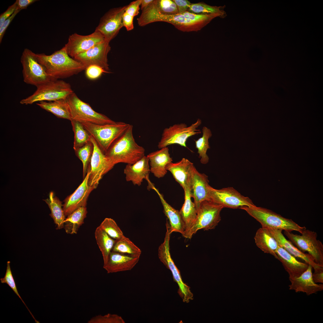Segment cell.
I'll use <instances>...</instances> for the list:
<instances>
[{
    "instance_id": "22",
    "label": "cell",
    "mask_w": 323,
    "mask_h": 323,
    "mask_svg": "<svg viewBox=\"0 0 323 323\" xmlns=\"http://www.w3.org/2000/svg\"><path fill=\"white\" fill-rule=\"evenodd\" d=\"M140 257L112 251L103 268L108 273L129 271L138 262Z\"/></svg>"
},
{
    "instance_id": "40",
    "label": "cell",
    "mask_w": 323,
    "mask_h": 323,
    "mask_svg": "<svg viewBox=\"0 0 323 323\" xmlns=\"http://www.w3.org/2000/svg\"><path fill=\"white\" fill-rule=\"evenodd\" d=\"M159 12L165 15H173L179 13L177 7L173 0H154L152 3Z\"/></svg>"
},
{
    "instance_id": "10",
    "label": "cell",
    "mask_w": 323,
    "mask_h": 323,
    "mask_svg": "<svg viewBox=\"0 0 323 323\" xmlns=\"http://www.w3.org/2000/svg\"><path fill=\"white\" fill-rule=\"evenodd\" d=\"M284 233L299 250L304 253L307 252L316 263L323 267V245L317 239L316 232L306 228L301 235L294 234L288 231H284Z\"/></svg>"
},
{
    "instance_id": "27",
    "label": "cell",
    "mask_w": 323,
    "mask_h": 323,
    "mask_svg": "<svg viewBox=\"0 0 323 323\" xmlns=\"http://www.w3.org/2000/svg\"><path fill=\"white\" fill-rule=\"evenodd\" d=\"M152 189L156 191L160 198L163 207L164 214L169 221L171 233L173 232H178L183 236L185 232V226L179 211L173 208L167 202L162 194L154 186L152 187Z\"/></svg>"
},
{
    "instance_id": "14",
    "label": "cell",
    "mask_w": 323,
    "mask_h": 323,
    "mask_svg": "<svg viewBox=\"0 0 323 323\" xmlns=\"http://www.w3.org/2000/svg\"><path fill=\"white\" fill-rule=\"evenodd\" d=\"M91 141L93 145V151L87 170L89 172V183L90 186L95 189L103 176L112 169L115 165L106 156L92 136Z\"/></svg>"
},
{
    "instance_id": "17",
    "label": "cell",
    "mask_w": 323,
    "mask_h": 323,
    "mask_svg": "<svg viewBox=\"0 0 323 323\" xmlns=\"http://www.w3.org/2000/svg\"><path fill=\"white\" fill-rule=\"evenodd\" d=\"M110 50L109 42L105 40L73 58L84 65L86 68L90 65H96L107 71L109 70L107 55Z\"/></svg>"
},
{
    "instance_id": "48",
    "label": "cell",
    "mask_w": 323,
    "mask_h": 323,
    "mask_svg": "<svg viewBox=\"0 0 323 323\" xmlns=\"http://www.w3.org/2000/svg\"><path fill=\"white\" fill-rule=\"evenodd\" d=\"M176 4L179 13H182L188 11L191 4L190 2L187 0H173Z\"/></svg>"
},
{
    "instance_id": "35",
    "label": "cell",
    "mask_w": 323,
    "mask_h": 323,
    "mask_svg": "<svg viewBox=\"0 0 323 323\" xmlns=\"http://www.w3.org/2000/svg\"><path fill=\"white\" fill-rule=\"evenodd\" d=\"M71 121L74 133L73 148L75 151L91 141V136L81 123L74 120Z\"/></svg>"
},
{
    "instance_id": "44",
    "label": "cell",
    "mask_w": 323,
    "mask_h": 323,
    "mask_svg": "<svg viewBox=\"0 0 323 323\" xmlns=\"http://www.w3.org/2000/svg\"><path fill=\"white\" fill-rule=\"evenodd\" d=\"M141 0L133 1L126 6L125 12L133 17L137 16L139 13L140 6Z\"/></svg>"
},
{
    "instance_id": "23",
    "label": "cell",
    "mask_w": 323,
    "mask_h": 323,
    "mask_svg": "<svg viewBox=\"0 0 323 323\" xmlns=\"http://www.w3.org/2000/svg\"><path fill=\"white\" fill-rule=\"evenodd\" d=\"M195 168L192 162L185 158L176 163H170L166 167L167 170L170 172L184 190L190 189L192 174Z\"/></svg>"
},
{
    "instance_id": "20",
    "label": "cell",
    "mask_w": 323,
    "mask_h": 323,
    "mask_svg": "<svg viewBox=\"0 0 323 323\" xmlns=\"http://www.w3.org/2000/svg\"><path fill=\"white\" fill-rule=\"evenodd\" d=\"M209 181L208 176L204 173L199 172L195 168L194 170L189 189L191 197L194 198V203L197 211L201 202L209 200Z\"/></svg>"
},
{
    "instance_id": "36",
    "label": "cell",
    "mask_w": 323,
    "mask_h": 323,
    "mask_svg": "<svg viewBox=\"0 0 323 323\" xmlns=\"http://www.w3.org/2000/svg\"><path fill=\"white\" fill-rule=\"evenodd\" d=\"M115 240L112 251L140 257L141 253V249L129 238L124 235Z\"/></svg>"
},
{
    "instance_id": "45",
    "label": "cell",
    "mask_w": 323,
    "mask_h": 323,
    "mask_svg": "<svg viewBox=\"0 0 323 323\" xmlns=\"http://www.w3.org/2000/svg\"><path fill=\"white\" fill-rule=\"evenodd\" d=\"M17 5L16 1L12 5L8 7V8L4 12L1 14L0 15V27L4 22L8 18L10 17L17 10Z\"/></svg>"
},
{
    "instance_id": "46",
    "label": "cell",
    "mask_w": 323,
    "mask_h": 323,
    "mask_svg": "<svg viewBox=\"0 0 323 323\" xmlns=\"http://www.w3.org/2000/svg\"><path fill=\"white\" fill-rule=\"evenodd\" d=\"M21 10H16L14 13L7 19L0 27V42H1L3 38L8 26L16 15Z\"/></svg>"
},
{
    "instance_id": "12",
    "label": "cell",
    "mask_w": 323,
    "mask_h": 323,
    "mask_svg": "<svg viewBox=\"0 0 323 323\" xmlns=\"http://www.w3.org/2000/svg\"><path fill=\"white\" fill-rule=\"evenodd\" d=\"M169 236H165L164 241L159 246L158 250L159 258L166 268L171 271L174 281L178 284V292L184 302L188 303L193 299V294L190 287L182 280L180 271L175 264L170 252Z\"/></svg>"
},
{
    "instance_id": "30",
    "label": "cell",
    "mask_w": 323,
    "mask_h": 323,
    "mask_svg": "<svg viewBox=\"0 0 323 323\" xmlns=\"http://www.w3.org/2000/svg\"><path fill=\"white\" fill-rule=\"evenodd\" d=\"M184 191L185 201L179 211L185 224V231L184 235L190 228L197 216L195 205L191 200L189 189H185Z\"/></svg>"
},
{
    "instance_id": "3",
    "label": "cell",
    "mask_w": 323,
    "mask_h": 323,
    "mask_svg": "<svg viewBox=\"0 0 323 323\" xmlns=\"http://www.w3.org/2000/svg\"><path fill=\"white\" fill-rule=\"evenodd\" d=\"M130 125L125 132L111 145L105 153L112 163L133 164L145 156V149L135 142Z\"/></svg>"
},
{
    "instance_id": "31",
    "label": "cell",
    "mask_w": 323,
    "mask_h": 323,
    "mask_svg": "<svg viewBox=\"0 0 323 323\" xmlns=\"http://www.w3.org/2000/svg\"><path fill=\"white\" fill-rule=\"evenodd\" d=\"M87 213L86 207H82L68 215L63 222V228L66 233L76 234L80 227L84 223Z\"/></svg>"
},
{
    "instance_id": "19",
    "label": "cell",
    "mask_w": 323,
    "mask_h": 323,
    "mask_svg": "<svg viewBox=\"0 0 323 323\" xmlns=\"http://www.w3.org/2000/svg\"><path fill=\"white\" fill-rule=\"evenodd\" d=\"M267 229L279 246L284 248L295 257L303 260L305 263L311 265L314 269V272H323V267L316 263L311 255L302 252L290 241L287 240L282 234V230L271 228Z\"/></svg>"
},
{
    "instance_id": "9",
    "label": "cell",
    "mask_w": 323,
    "mask_h": 323,
    "mask_svg": "<svg viewBox=\"0 0 323 323\" xmlns=\"http://www.w3.org/2000/svg\"><path fill=\"white\" fill-rule=\"evenodd\" d=\"M20 61L22 66L23 81L36 87L56 80L49 75L44 66L37 61L35 53L28 48L24 50Z\"/></svg>"
},
{
    "instance_id": "1",
    "label": "cell",
    "mask_w": 323,
    "mask_h": 323,
    "mask_svg": "<svg viewBox=\"0 0 323 323\" xmlns=\"http://www.w3.org/2000/svg\"><path fill=\"white\" fill-rule=\"evenodd\" d=\"M151 4L142 10L137 19L138 25L143 26L157 22H167L183 32L197 31L201 30L214 18L217 14H196L188 11L173 15H165L157 11Z\"/></svg>"
},
{
    "instance_id": "43",
    "label": "cell",
    "mask_w": 323,
    "mask_h": 323,
    "mask_svg": "<svg viewBox=\"0 0 323 323\" xmlns=\"http://www.w3.org/2000/svg\"><path fill=\"white\" fill-rule=\"evenodd\" d=\"M86 74L89 79L93 80L99 78L104 73L109 72L100 66L96 65H91L86 68Z\"/></svg>"
},
{
    "instance_id": "42",
    "label": "cell",
    "mask_w": 323,
    "mask_h": 323,
    "mask_svg": "<svg viewBox=\"0 0 323 323\" xmlns=\"http://www.w3.org/2000/svg\"><path fill=\"white\" fill-rule=\"evenodd\" d=\"M88 323H125V321L120 316L115 314L108 313L104 315H99L92 317Z\"/></svg>"
},
{
    "instance_id": "7",
    "label": "cell",
    "mask_w": 323,
    "mask_h": 323,
    "mask_svg": "<svg viewBox=\"0 0 323 323\" xmlns=\"http://www.w3.org/2000/svg\"><path fill=\"white\" fill-rule=\"evenodd\" d=\"M223 208L210 200L202 202L197 211L194 222L183 236L191 239L199 229L209 230L214 229L221 220L220 212Z\"/></svg>"
},
{
    "instance_id": "18",
    "label": "cell",
    "mask_w": 323,
    "mask_h": 323,
    "mask_svg": "<svg viewBox=\"0 0 323 323\" xmlns=\"http://www.w3.org/2000/svg\"><path fill=\"white\" fill-rule=\"evenodd\" d=\"M89 172L87 170L82 183L74 192L65 200L63 209L65 216H68L79 207H86L88 197L94 189L89 183Z\"/></svg>"
},
{
    "instance_id": "37",
    "label": "cell",
    "mask_w": 323,
    "mask_h": 323,
    "mask_svg": "<svg viewBox=\"0 0 323 323\" xmlns=\"http://www.w3.org/2000/svg\"><path fill=\"white\" fill-rule=\"evenodd\" d=\"M202 132V137L195 141V142L200 162L205 164L209 162V158L206 153L208 149L210 148L208 139L211 137L212 134L210 129L206 127H203Z\"/></svg>"
},
{
    "instance_id": "21",
    "label": "cell",
    "mask_w": 323,
    "mask_h": 323,
    "mask_svg": "<svg viewBox=\"0 0 323 323\" xmlns=\"http://www.w3.org/2000/svg\"><path fill=\"white\" fill-rule=\"evenodd\" d=\"M150 172L149 160L145 156L133 164H127L124 170L127 181L139 186L145 179L148 182L149 188L153 184L149 179Z\"/></svg>"
},
{
    "instance_id": "33",
    "label": "cell",
    "mask_w": 323,
    "mask_h": 323,
    "mask_svg": "<svg viewBox=\"0 0 323 323\" xmlns=\"http://www.w3.org/2000/svg\"><path fill=\"white\" fill-rule=\"evenodd\" d=\"M95 235L97 243L103 256L104 265L108 261L115 240L98 226L95 230Z\"/></svg>"
},
{
    "instance_id": "26",
    "label": "cell",
    "mask_w": 323,
    "mask_h": 323,
    "mask_svg": "<svg viewBox=\"0 0 323 323\" xmlns=\"http://www.w3.org/2000/svg\"><path fill=\"white\" fill-rule=\"evenodd\" d=\"M147 156L149 160L150 172L158 178L164 177L167 172V165L173 161L168 148H162L149 153Z\"/></svg>"
},
{
    "instance_id": "4",
    "label": "cell",
    "mask_w": 323,
    "mask_h": 323,
    "mask_svg": "<svg viewBox=\"0 0 323 323\" xmlns=\"http://www.w3.org/2000/svg\"><path fill=\"white\" fill-rule=\"evenodd\" d=\"M81 123L104 153L130 125L122 122L103 125L88 122Z\"/></svg>"
},
{
    "instance_id": "28",
    "label": "cell",
    "mask_w": 323,
    "mask_h": 323,
    "mask_svg": "<svg viewBox=\"0 0 323 323\" xmlns=\"http://www.w3.org/2000/svg\"><path fill=\"white\" fill-rule=\"evenodd\" d=\"M254 238L258 248L264 253L269 254L277 259L275 252L279 246L267 228L262 227L258 229Z\"/></svg>"
},
{
    "instance_id": "2",
    "label": "cell",
    "mask_w": 323,
    "mask_h": 323,
    "mask_svg": "<svg viewBox=\"0 0 323 323\" xmlns=\"http://www.w3.org/2000/svg\"><path fill=\"white\" fill-rule=\"evenodd\" d=\"M35 56L48 74L57 80L67 78L86 69L84 65L68 55L64 46L50 55L35 53Z\"/></svg>"
},
{
    "instance_id": "38",
    "label": "cell",
    "mask_w": 323,
    "mask_h": 323,
    "mask_svg": "<svg viewBox=\"0 0 323 323\" xmlns=\"http://www.w3.org/2000/svg\"><path fill=\"white\" fill-rule=\"evenodd\" d=\"M93 151V145L90 141L75 150L76 154L83 164V175L84 178L86 174Z\"/></svg>"
},
{
    "instance_id": "8",
    "label": "cell",
    "mask_w": 323,
    "mask_h": 323,
    "mask_svg": "<svg viewBox=\"0 0 323 323\" xmlns=\"http://www.w3.org/2000/svg\"><path fill=\"white\" fill-rule=\"evenodd\" d=\"M72 120L80 123L88 122L103 125L113 124L115 121L105 115L94 110L90 105L80 100L74 93L66 99Z\"/></svg>"
},
{
    "instance_id": "6",
    "label": "cell",
    "mask_w": 323,
    "mask_h": 323,
    "mask_svg": "<svg viewBox=\"0 0 323 323\" xmlns=\"http://www.w3.org/2000/svg\"><path fill=\"white\" fill-rule=\"evenodd\" d=\"M73 92L69 83L62 80H56L37 87L32 95L22 100L20 103L28 105L36 102L65 99Z\"/></svg>"
},
{
    "instance_id": "24",
    "label": "cell",
    "mask_w": 323,
    "mask_h": 323,
    "mask_svg": "<svg viewBox=\"0 0 323 323\" xmlns=\"http://www.w3.org/2000/svg\"><path fill=\"white\" fill-rule=\"evenodd\" d=\"M312 267L309 265L307 269L299 276L289 279V290L295 292H302L309 295L323 290V284H316L312 277Z\"/></svg>"
},
{
    "instance_id": "51",
    "label": "cell",
    "mask_w": 323,
    "mask_h": 323,
    "mask_svg": "<svg viewBox=\"0 0 323 323\" xmlns=\"http://www.w3.org/2000/svg\"><path fill=\"white\" fill-rule=\"evenodd\" d=\"M154 0H141L140 6L142 10L147 8L153 1Z\"/></svg>"
},
{
    "instance_id": "16",
    "label": "cell",
    "mask_w": 323,
    "mask_h": 323,
    "mask_svg": "<svg viewBox=\"0 0 323 323\" xmlns=\"http://www.w3.org/2000/svg\"><path fill=\"white\" fill-rule=\"evenodd\" d=\"M103 36L95 30L91 34L82 35L75 33L69 36L64 46L68 55L72 58L105 41Z\"/></svg>"
},
{
    "instance_id": "50",
    "label": "cell",
    "mask_w": 323,
    "mask_h": 323,
    "mask_svg": "<svg viewBox=\"0 0 323 323\" xmlns=\"http://www.w3.org/2000/svg\"><path fill=\"white\" fill-rule=\"evenodd\" d=\"M312 277L314 281L316 283H323V272H314L312 273Z\"/></svg>"
},
{
    "instance_id": "11",
    "label": "cell",
    "mask_w": 323,
    "mask_h": 323,
    "mask_svg": "<svg viewBox=\"0 0 323 323\" xmlns=\"http://www.w3.org/2000/svg\"><path fill=\"white\" fill-rule=\"evenodd\" d=\"M202 121L198 119L189 126L185 123L176 124L165 128L161 139L158 143L159 149L173 144H178L187 147L186 141L190 137L201 133L198 127L201 124Z\"/></svg>"
},
{
    "instance_id": "41",
    "label": "cell",
    "mask_w": 323,
    "mask_h": 323,
    "mask_svg": "<svg viewBox=\"0 0 323 323\" xmlns=\"http://www.w3.org/2000/svg\"><path fill=\"white\" fill-rule=\"evenodd\" d=\"M10 264V261H7L6 272L4 277L3 278H0L1 283L2 284L6 283L12 289L15 293L21 299L22 301L26 306V308L28 309L31 315L32 316V317L35 320V322L36 323H39L40 322L36 320L35 318V317L31 312L30 310L29 309L25 304V303L20 295L18 292L15 281L11 270Z\"/></svg>"
},
{
    "instance_id": "13",
    "label": "cell",
    "mask_w": 323,
    "mask_h": 323,
    "mask_svg": "<svg viewBox=\"0 0 323 323\" xmlns=\"http://www.w3.org/2000/svg\"><path fill=\"white\" fill-rule=\"evenodd\" d=\"M210 199L224 208L241 209L255 205L248 197L242 195L232 187L217 189L210 186Z\"/></svg>"
},
{
    "instance_id": "29",
    "label": "cell",
    "mask_w": 323,
    "mask_h": 323,
    "mask_svg": "<svg viewBox=\"0 0 323 323\" xmlns=\"http://www.w3.org/2000/svg\"><path fill=\"white\" fill-rule=\"evenodd\" d=\"M36 104L41 108L59 118L72 120L70 111L65 99L51 101H42Z\"/></svg>"
},
{
    "instance_id": "34",
    "label": "cell",
    "mask_w": 323,
    "mask_h": 323,
    "mask_svg": "<svg viewBox=\"0 0 323 323\" xmlns=\"http://www.w3.org/2000/svg\"><path fill=\"white\" fill-rule=\"evenodd\" d=\"M226 6H211L203 2L191 3L188 11L196 14H217L224 18L227 15L224 10Z\"/></svg>"
},
{
    "instance_id": "49",
    "label": "cell",
    "mask_w": 323,
    "mask_h": 323,
    "mask_svg": "<svg viewBox=\"0 0 323 323\" xmlns=\"http://www.w3.org/2000/svg\"><path fill=\"white\" fill-rule=\"evenodd\" d=\"M37 1V0H16L17 9L21 10L26 9L29 6Z\"/></svg>"
},
{
    "instance_id": "47",
    "label": "cell",
    "mask_w": 323,
    "mask_h": 323,
    "mask_svg": "<svg viewBox=\"0 0 323 323\" xmlns=\"http://www.w3.org/2000/svg\"><path fill=\"white\" fill-rule=\"evenodd\" d=\"M134 18L125 12L123 14L122 22L123 26L128 31L132 30L134 29Z\"/></svg>"
},
{
    "instance_id": "5",
    "label": "cell",
    "mask_w": 323,
    "mask_h": 323,
    "mask_svg": "<svg viewBox=\"0 0 323 323\" xmlns=\"http://www.w3.org/2000/svg\"><path fill=\"white\" fill-rule=\"evenodd\" d=\"M260 223L262 227L296 231L301 233L306 228L301 227L291 219L284 218L272 211L256 205L242 208Z\"/></svg>"
},
{
    "instance_id": "15",
    "label": "cell",
    "mask_w": 323,
    "mask_h": 323,
    "mask_svg": "<svg viewBox=\"0 0 323 323\" xmlns=\"http://www.w3.org/2000/svg\"><path fill=\"white\" fill-rule=\"evenodd\" d=\"M126 6L111 8L101 18L95 31L100 33L110 42L124 27L122 16Z\"/></svg>"
},
{
    "instance_id": "25",
    "label": "cell",
    "mask_w": 323,
    "mask_h": 323,
    "mask_svg": "<svg viewBox=\"0 0 323 323\" xmlns=\"http://www.w3.org/2000/svg\"><path fill=\"white\" fill-rule=\"evenodd\" d=\"M277 259L279 260L289 275V279L299 276L307 269L309 264L298 261L294 256L279 246L276 251Z\"/></svg>"
},
{
    "instance_id": "32",
    "label": "cell",
    "mask_w": 323,
    "mask_h": 323,
    "mask_svg": "<svg viewBox=\"0 0 323 323\" xmlns=\"http://www.w3.org/2000/svg\"><path fill=\"white\" fill-rule=\"evenodd\" d=\"M44 201L50 209L51 213L50 215L57 226V228L60 229L63 228V222L65 219V216L62 207L61 202L55 196L54 192L52 191L50 193L48 198L44 199Z\"/></svg>"
},
{
    "instance_id": "39",
    "label": "cell",
    "mask_w": 323,
    "mask_h": 323,
    "mask_svg": "<svg viewBox=\"0 0 323 323\" xmlns=\"http://www.w3.org/2000/svg\"><path fill=\"white\" fill-rule=\"evenodd\" d=\"M98 227L115 240L124 235L115 221L111 218H105Z\"/></svg>"
}]
</instances>
